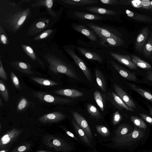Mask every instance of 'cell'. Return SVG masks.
I'll return each mask as SVG.
<instances>
[{
	"label": "cell",
	"mask_w": 152,
	"mask_h": 152,
	"mask_svg": "<svg viewBox=\"0 0 152 152\" xmlns=\"http://www.w3.org/2000/svg\"><path fill=\"white\" fill-rule=\"evenodd\" d=\"M33 96L43 103L54 104H64L72 102L74 100L56 96L44 91H36L33 92Z\"/></svg>",
	"instance_id": "cell-3"
},
{
	"label": "cell",
	"mask_w": 152,
	"mask_h": 152,
	"mask_svg": "<svg viewBox=\"0 0 152 152\" xmlns=\"http://www.w3.org/2000/svg\"><path fill=\"white\" fill-rule=\"evenodd\" d=\"M31 102L24 97H20L17 103L16 110L18 112L22 113L31 105Z\"/></svg>",
	"instance_id": "cell-21"
},
{
	"label": "cell",
	"mask_w": 152,
	"mask_h": 152,
	"mask_svg": "<svg viewBox=\"0 0 152 152\" xmlns=\"http://www.w3.org/2000/svg\"><path fill=\"white\" fill-rule=\"evenodd\" d=\"M96 81L99 88L104 92L106 91L105 81L104 75L100 71L97 69L95 70Z\"/></svg>",
	"instance_id": "cell-26"
},
{
	"label": "cell",
	"mask_w": 152,
	"mask_h": 152,
	"mask_svg": "<svg viewBox=\"0 0 152 152\" xmlns=\"http://www.w3.org/2000/svg\"><path fill=\"white\" fill-rule=\"evenodd\" d=\"M72 124L76 132L83 141L88 146L91 145V140L86 134L83 130L77 124L75 120L72 119Z\"/></svg>",
	"instance_id": "cell-18"
},
{
	"label": "cell",
	"mask_w": 152,
	"mask_h": 152,
	"mask_svg": "<svg viewBox=\"0 0 152 152\" xmlns=\"http://www.w3.org/2000/svg\"><path fill=\"white\" fill-rule=\"evenodd\" d=\"M61 1L67 4L75 6H82L97 3L96 0H62Z\"/></svg>",
	"instance_id": "cell-23"
},
{
	"label": "cell",
	"mask_w": 152,
	"mask_h": 152,
	"mask_svg": "<svg viewBox=\"0 0 152 152\" xmlns=\"http://www.w3.org/2000/svg\"><path fill=\"white\" fill-rule=\"evenodd\" d=\"M11 65L16 69L22 73L28 75L34 74L31 66L27 63L17 61L12 62Z\"/></svg>",
	"instance_id": "cell-15"
},
{
	"label": "cell",
	"mask_w": 152,
	"mask_h": 152,
	"mask_svg": "<svg viewBox=\"0 0 152 152\" xmlns=\"http://www.w3.org/2000/svg\"><path fill=\"white\" fill-rule=\"evenodd\" d=\"M149 34L148 28L145 27L143 29L137 36L135 43V47L138 51H140L143 48L146 42Z\"/></svg>",
	"instance_id": "cell-13"
},
{
	"label": "cell",
	"mask_w": 152,
	"mask_h": 152,
	"mask_svg": "<svg viewBox=\"0 0 152 152\" xmlns=\"http://www.w3.org/2000/svg\"><path fill=\"white\" fill-rule=\"evenodd\" d=\"M36 26L39 29H42L44 28L45 27L46 25L44 22L39 21L36 23Z\"/></svg>",
	"instance_id": "cell-48"
},
{
	"label": "cell",
	"mask_w": 152,
	"mask_h": 152,
	"mask_svg": "<svg viewBox=\"0 0 152 152\" xmlns=\"http://www.w3.org/2000/svg\"><path fill=\"white\" fill-rule=\"evenodd\" d=\"M0 41L3 44H6L7 42V36L5 33L3 29L0 26Z\"/></svg>",
	"instance_id": "cell-43"
},
{
	"label": "cell",
	"mask_w": 152,
	"mask_h": 152,
	"mask_svg": "<svg viewBox=\"0 0 152 152\" xmlns=\"http://www.w3.org/2000/svg\"><path fill=\"white\" fill-rule=\"evenodd\" d=\"M30 77L34 82L43 86H53L58 84L56 82L47 79L34 76H31Z\"/></svg>",
	"instance_id": "cell-27"
},
{
	"label": "cell",
	"mask_w": 152,
	"mask_h": 152,
	"mask_svg": "<svg viewBox=\"0 0 152 152\" xmlns=\"http://www.w3.org/2000/svg\"><path fill=\"white\" fill-rule=\"evenodd\" d=\"M29 12V8L19 12L14 15L10 20V24L16 30L19 28L25 20Z\"/></svg>",
	"instance_id": "cell-7"
},
{
	"label": "cell",
	"mask_w": 152,
	"mask_h": 152,
	"mask_svg": "<svg viewBox=\"0 0 152 152\" xmlns=\"http://www.w3.org/2000/svg\"><path fill=\"white\" fill-rule=\"evenodd\" d=\"M112 95L114 101L119 107L128 111H134L133 109L127 106L116 94L112 92Z\"/></svg>",
	"instance_id": "cell-32"
},
{
	"label": "cell",
	"mask_w": 152,
	"mask_h": 152,
	"mask_svg": "<svg viewBox=\"0 0 152 152\" xmlns=\"http://www.w3.org/2000/svg\"><path fill=\"white\" fill-rule=\"evenodd\" d=\"M94 100L101 110L103 112L104 110V101L102 96L100 92L98 91H96L94 94Z\"/></svg>",
	"instance_id": "cell-34"
},
{
	"label": "cell",
	"mask_w": 152,
	"mask_h": 152,
	"mask_svg": "<svg viewBox=\"0 0 152 152\" xmlns=\"http://www.w3.org/2000/svg\"><path fill=\"white\" fill-rule=\"evenodd\" d=\"M0 78L4 81H7L8 79L7 75L4 68L1 60H0Z\"/></svg>",
	"instance_id": "cell-42"
},
{
	"label": "cell",
	"mask_w": 152,
	"mask_h": 152,
	"mask_svg": "<svg viewBox=\"0 0 152 152\" xmlns=\"http://www.w3.org/2000/svg\"><path fill=\"white\" fill-rule=\"evenodd\" d=\"M66 51L81 70L88 81L91 82L92 77L91 72L83 60L76 55L75 51L73 50L67 48L66 49Z\"/></svg>",
	"instance_id": "cell-5"
},
{
	"label": "cell",
	"mask_w": 152,
	"mask_h": 152,
	"mask_svg": "<svg viewBox=\"0 0 152 152\" xmlns=\"http://www.w3.org/2000/svg\"><path fill=\"white\" fill-rule=\"evenodd\" d=\"M22 47L28 56L33 60L38 61L42 66H44L43 62L37 57L32 48L29 46L21 45Z\"/></svg>",
	"instance_id": "cell-28"
},
{
	"label": "cell",
	"mask_w": 152,
	"mask_h": 152,
	"mask_svg": "<svg viewBox=\"0 0 152 152\" xmlns=\"http://www.w3.org/2000/svg\"><path fill=\"white\" fill-rule=\"evenodd\" d=\"M53 143L54 145L56 146H59L61 145L60 141L56 139L54 140H53Z\"/></svg>",
	"instance_id": "cell-51"
},
{
	"label": "cell",
	"mask_w": 152,
	"mask_h": 152,
	"mask_svg": "<svg viewBox=\"0 0 152 152\" xmlns=\"http://www.w3.org/2000/svg\"><path fill=\"white\" fill-rule=\"evenodd\" d=\"M125 12L129 17L138 21L147 22L152 21L151 18L145 15L135 12L127 9L125 10Z\"/></svg>",
	"instance_id": "cell-16"
},
{
	"label": "cell",
	"mask_w": 152,
	"mask_h": 152,
	"mask_svg": "<svg viewBox=\"0 0 152 152\" xmlns=\"http://www.w3.org/2000/svg\"><path fill=\"white\" fill-rule=\"evenodd\" d=\"M74 15L82 20H94L101 19L102 18V16L99 15L88 14L81 12H75Z\"/></svg>",
	"instance_id": "cell-24"
},
{
	"label": "cell",
	"mask_w": 152,
	"mask_h": 152,
	"mask_svg": "<svg viewBox=\"0 0 152 152\" xmlns=\"http://www.w3.org/2000/svg\"><path fill=\"white\" fill-rule=\"evenodd\" d=\"M53 0H40L37 1L35 4H32L33 7H37L41 6H44L48 10V13L53 17L56 16V13L53 11L52 7L53 6Z\"/></svg>",
	"instance_id": "cell-17"
},
{
	"label": "cell",
	"mask_w": 152,
	"mask_h": 152,
	"mask_svg": "<svg viewBox=\"0 0 152 152\" xmlns=\"http://www.w3.org/2000/svg\"><path fill=\"white\" fill-rule=\"evenodd\" d=\"M3 105V102L2 101L1 99V97H0V107L2 106Z\"/></svg>",
	"instance_id": "cell-54"
},
{
	"label": "cell",
	"mask_w": 152,
	"mask_h": 152,
	"mask_svg": "<svg viewBox=\"0 0 152 152\" xmlns=\"http://www.w3.org/2000/svg\"><path fill=\"white\" fill-rule=\"evenodd\" d=\"M129 86L133 90L152 103V94L143 89L137 87L134 84L129 83Z\"/></svg>",
	"instance_id": "cell-25"
},
{
	"label": "cell",
	"mask_w": 152,
	"mask_h": 152,
	"mask_svg": "<svg viewBox=\"0 0 152 152\" xmlns=\"http://www.w3.org/2000/svg\"><path fill=\"white\" fill-rule=\"evenodd\" d=\"M143 49L144 56L148 57L152 53V38H149L145 44Z\"/></svg>",
	"instance_id": "cell-36"
},
{
	"label": "cell",
	"mask_w": 152,
	"mask_h": 152,
	"mask_svg": "<svg viewBox=\"0 0 152 152\" xmlns=\"http://www.w3.org/2000/svg\"><path fill=\"white\" fill-rule=\"evenodd\" d=\"M151 4L152 6V1H151Z\"/></svg>",
	"instance_id": "cell-56"
},
{
	"label": "cell",
	"mask_w": 152,
	"mask_h": 152,
	"mask_svg": "<svg viewBox=\"0 0 152 152\" xmlns=\"http://www.w3.org/2000/svg\"><path fill=\"white\" fill-rule=\"evenodd\" d=\"M0 94L5 101H8L9 94L7 87L5 83L1 79L0 80Z\"/></svg>",
	"instance_id": "cell-31"
},
{
	"label": "cell",
	"mask_w": 152,
	"mask_h": 152,
	"mask_svg": "<svg viewBox=\"0 0 152 152\" xmlns=\"http://www.w3.org/2000/svg\"><path fill=\"white\" fill-rule=\"evenodd\" d=\"M142 7L147 9H152V6L151 4V1L149 0H141Z\"/></svg>",
	"instance_id": "cell-44"
},
{
	"label": "cell",
	"mask_w": 152,
	"mask_h": 152,
	"mask_svg": "<svg viewBox=\"0 0 152 152\" xmlns=\"http://www.w3.org/2000/svg\"></svg>",
	"instance_id": "cell-57"
},
{
	"label": "cell",
	"mask_w": 152,
	"mask_h": 152,
	"mask_svg": "<svg viewBox=\"0 0 152 152\" xmlns=\"http://www.w3.org/2000/svg\"><path fill=\"white\" fill-rule=\"evenodd\" d=\"M122 117L118 111H116L113 114L112 119V123L115 125L118 124L121 120Z\"/></svg>",
	"instance_id": "cell-40"
},
{
	"label": "cell",
	"mask_w": 152,
	"mask_h": 152,
	"mask_svg": "<svg viewBox=\"0 0 152 152\" xmlns=\"http://www.w3.org/2000/svg\"><path fill=\"white\" fill-rule=\"evenodd\" d=\"M26 146H22L20 147L18 149V151L20 152H22L26 150Z\"/></svg>",
	"instance_id": "cell-52"
},
{
	"label": "cell",
	"mask_w": 152,
	"mask_h": 152,
	"mask_svg": "<svg viewBox=\"0 0 152 152\" xmlns=\"http://www.w3.org/2000/svg\"><path fill=\"white\" fill-rule=\"evenodd\" d=\"M87 110L88 113L94 118L97 119L101 118L102 115L100 112L94 105L91 104H88Z\"/></svg>",
	"instance_id": "cell-33"
},
{
	"label": "cell",
	"mask_w": 152,
	"mask_h": 152,
	"mask_svg": "<svg viewBox=\"0 0 152 152\" xmlns=\"http://www.w3.org/2000/svg\"><path fill=\"white\" fill-rule=\"evenodd\" d=\"M148 108L150 115L152 116V107L150 106H148Z\"/></svg>",
	"instance_id": "cell-53"
},
{
	"label": "cell",
	"mask_w": 152,
	"mask_h": 152,
	"mask_svg": "<svg viewBox=\"0 0 152 152\" xmlns=\"http://www.w3.org/2000/svg\"><path fill=\"white\" fill-rule=\"evenodd\" d=\"M113 87L116 94L128 107L133 109H136V104L126 92L119 86L114 83Z\"/></svg>",
	"instance_id": "cell-8"
},
{
	"label": "cell",
	"mask_w": 152,
	"mask_h": 152,
	"mask_svg": "<svg viewBox=\"0 0 152 152\" xmlns=\"http://www.w3.org/2000/svg\"><path fill=\"white\" fill-rule=\"evenodd\" d=\"M130 127L126 124H122L119 126L115 131V137H120L129 133Z\"/></svg>",
	"instance_id": "cell-30"
},
{
	"label": "cell",
	"mask_w": 152,
	"mask_h": 152,
	"mask_svg": "<svg viewBox=\"0 0 152 152\" xmlns=\"http://www.w3.org/2000/svg\"><path fill=\"white\" fill-rule=\"evenodd\" d=\"M100 39L101 43L105 45L114 47L118 46H121L124 43L111 38L102 37Z\"/></svg>",
	"instance_id": "cell-29"
},
{
	"label": "cell",
	"mask_w": 152,
	"mask_h": 152,
	"mask_svg": "<svg viewBox=\"0 0 152 152\" xmlns=\"http://www.w3.org/2000/svg\"><path fill=\"white\" fill-rule=\"evenodd\" d=\"M151 69L147 72L146 77L147 80L152 82V69Z\"/></svg>",
	"instance_id": "cell-49"
},
{
	"label": "cell",
	"mask_w": 152,
	"mask_h": 152,
	"mask_svg": "<svg viewBox=\"0 0 152 152\" xmlns=\"http://www.w3.org/2000/svg\"><path fill=\"white\" fill-rule=\"evenodd\" d=\"M131 57L132 61L137 66L145 69L149 70L152 68L151 65L148 62L142 60L139 57L131 55Z\"/></svg>",
	"instance_id": "cell-22"
},
{
	"label": "cell",
	"mask_w": 152,
	"mask_h": 152,
	"mask_svg": "<svg viewBox=\"0 0 152 152\" xmlns=\"http://www.w3.org/2000/svg\"><path fill=\"white\" fill-rule=\"evenodd\" d=\"M10 77L12 82L14 86L17 89L20 90L22 89L19 80L16 75L13 72H11Z\"/></svg>",
	"instance_id": "cell-38"
},
{
	"label": "cell",
	"mask_w": 152,
	"mask_h": 152,
	"mask_svg": "<svg viewBox=\"0 0 152 152\" xmlns=\"http://www.w3.org/2000/svg\"><path fill=\"white\" fill-rule=\"evenodd\" d=\"M110 55L119 62L131 69H136L137 66L132 61L131 57L129 55H122L111 52Z\"/></svg>",
	"instance_id": "cell-9"
},
{
	"label": "cell",
	"mask_w": 152,
	"mask_h": 152,
	"mask_svg": "<svg viewBox=\"0 0 152 152\" xmlns=\"http://www.w3.org/2000/svg\"><path fill=\"white\" fill-rule=\"evenodd\" d=\"M97 132L101 135L106 137L110 135V132L108 129L103 125H97L96 126Z\"/></svg>",
	"instance_id": "cell-37"
},
{
	"label": "cell",
	"mask_w": 152,
	"mask_h": 152,
	"mask_svg": "<svg viewBox=\"0 0 152 152\" xmlns=\"http://www.w3.org/2000/svg\"><path fill=\"white\" fill-rule=\"evenodd\" d=\"M139 115L145 121L152 125V118L143 113H139Z\"/></svg>",
	"instance_id": "cell-46"
},
{
	"label": "cell",
	"mask_w": 152,
	"mask_h": 152,
	"mask_svg": "<svg viewBox=\"0 0 152 152\" xmlns=\"http://www.w3.org/2000/svg\"><path fill=\"white\" fill-rule=\"evenodd\" d=\"M124 5H128L130 3L131 5L134 8H139L142 7L141 0H134L131 1H124Z\"/></svg>",
	"instance_id": "cell-39"
},
{
	"label": "cell",
	"mask_w": 152,
	"mask_h": 152,
	"mask_svg": "<svg viewBox=\"0 0 152 152\" xmlns=\"http://www.w3.org/2000/svg\"><path fill=\"white\" fill-rule=\"evenodd\" d=\"M66 133L69 136L73 138L76 140L77 141L78 140L77 138L74 135V134L73 133H72L68 131H66Z\"/></svg>",
	"instance_id": "cell-50"
},
{
	"label": "cell",
	"mask_w": 152,
	"mask_h": 152,
	"mask_svg": "<svg viewBox=\"0 0 152 152\" xmlns=\"http://www.w3.org/2000/svg\"><path fill=\"white\" fill-rule=\"evenodd\" d=\"M0 152H5L3 150V151H0Z\"/></svg>",
	"instance_id": "cell-55"
},
{
	"label": "cell",
	"mask_w": 152,
	"mask_h": 152,
	"mask_svg": "<svg viewBox=\"0 0 152 152\" xmlns=\"http://www.w3.org/2000/svg\"><path fill=\"white\" fill-rule=\"evenodd\" d=\"M52 30L48 29L43 32L42 34L37 36L34 39L35 40L41 39L46 38L49 36L52 32Z\"/></svg>",
	"instance_id": "cell-41"
},
{
	"label": "cell",
	"mask_w": 152,
	"mask_h": 152,
	"mask_svg": "<svg viewBox=\"0 0 152 152\" xmlns=\"http://www.w3.org/2000/svg\"><path fill=\"white\" fill-rule=\"evenodd\" d=\"M78 50L82 55L88 59L102 62V59L101 57L97 53L81 48H78Z\"/></svg>",
	"instance_id": "cell-20"
},
{
	"label": "cell",
	"mask_w": 152,
	"mask_h": 152,
	"mask_svg": "<svg viewBox=\"0 0 152 152\" xmlns=\"http://www.w3.org/2000/svg\"><path fill=\"white\" fill-rule=\"evenodd\" d=\"M56 94L73 98H77L84 95L82 92L74 89H61L53 91Z\"/></svg>",
	"instance_id": "cell-12"
},
{
	"label": "cell",
	"mask_w": 152,
	"mask_h": 152,
	"mask_svg": "<svg viewBox=\"0 0 152 152\" xmlns=\"http://www.w3.org/2000/svg\"><path fill=\"white\" fill-rule=\"evenodd\" d=\"M65 118V116L61 112H55L47 113L40 117L39 120L42 122H57Z\"/></svg>",
	"instance_id": "cell-11"
},
{
	"label": "cell",
	"mask_w": 152,
	"mask_h": 152,
	"mask_svg": "<svg viewBox=\"0 0 152 152\" xmlns=\"http://www.w3.org/2000/svg\"><path fill=\"white\" fill-rule=\"evenodd\" d=\"M144 133L140 128L134 126L133 130L128 134L120 137H115L113 141L115 147L128 146L142 138Z\"/></svg>",
	"instance_id": "cell-2"
},
{
	"label": "cell",
	"mask_w": 152,
	"mask_h": 152,
	"mask_svg": "<svg viewBox=\"0 0 152 152\" xmlns=\"http://www.w3.org/2000/svg\"><path fill=\"white\" fill-rule=\"evenodd\" d=\"M100 1L104 4L112 5L120 4L119 0H100Z\"/></svg>",
	"instance_id": "cell-45"
},
{
	"label": "cell",
	"mask_w": 152,
	"mask_h": 152,
	"mask_svg": "<svg viewBox=\"0 0 152 152\" xmlns=\"http://www.w3.org/2000/svg\"><path fill=\"white\" fill-rule=\"evenodd\" d=\"M86 9L90 12L97 14L109 15H113L117 14L116 11L98 7L91 6L87 7Z\"/></svg>",
	"instance_id": "cell-19"
},
{
	"label": "cell",
	"mask_w": 152,
	"mask_h": 152,
	"mask_svg": "<svg viewBox=\"0 0 152 152\" xmlns=\"http://www.w3.org/2000/svg\"><path fill=\"white\" fill-rule=\"evenodd\" d=\"M87 25L99 36L100 38H111L124 42V41L121 38L115 33L110 30L92 23L88 24Z\"/></svg>",
	"instance_id": "cell-4"
},
{
	"label": "cell",
	"mask_w": 152,
	"mask_h": 152,
	"mask_svg": "<svg viewBox=\"0 0 152 152\" xmlns=\"http://www.w3.org/2000/svg\"><path fill=\"white\" fill-rule=\"evenodd\" d=\"M44 58L49 64L50 70L54 74L61 73L73 78H78L73 68L58 58L50 54H47Z\"/></svg>",
	"instance_id": "cell-1"
},
{
	"label": "cell",
	"mask_w": 152,
	"mask_h": 152,
	"mask_svg": "<svg viewBox=\"0 0 152 152\" xmlns=\"http://www.w3.org/2000/svg\"><path fill=\"white\" fill-rule=\"evenodd\" d=\"M110 63L113 68L122 77L129 80L134 82L137 81V79L134 73L130 72L114 61H111Z\"/></svg>",
	"instance_id": "cell-10"
},
{
	"label": "cell",
	"mask_w": 152,
	"mask_h": 152,
	"mask_svg": "<svg viewBox=\"0 0 152 152\" xmlns=\"http://www.w3.org/2000/svg\"><path fill=\"white\" fill-rule=\"evenodd\" d=\"M130 120L136 126L139 128L145 129L147 125L139 117L134 116H131Z\"/></svg>",
	"instance_id": "cell-35"
},
{
	"label": "cell",
	"mask_w": 152,
	"mask_h": 152,
	"mask_svg": "<svg viewBox=\"0 0 152 152\" xmlns=\"http://www.w3.org/2000/svg\"><path fill=\"white\" fill-rule=\"evenodd\" d=\"M72 27L74 30L86 36L91 40L96 41L97 37L94 32L85 26L74 24Z\"/></svg>",
	"instance_id": "cell-14"
},
{
	"label": "cell",
	"mask_w": 152,
	"mask_h": 152,
	"mask_svg": "<svg viewBox=\"0 0 152 152\" xmlns=\"http://www.w3.org/2000/svg\"><path fill=\"white\" fill-rule=\"evenodd\" d=\"M10 137L8 134L4 135L1 138V141L3 144L8 143L10 142Z\"/></svg>",
	"instance_id": "cell-47"
},
{
	"label": "cell",
	"mask_w": 152,
	"mask_h": 152,
	"mask_svg": "<svg viewBox=\"0 0 152 152\" xmlns=\"http://www.w3.org/2000/svg\"><path fill=\"white\" fill-rule=\"evenodd\" d=\"M72 114L75 121L78 125L85 132L90 140L93 139V136L87 121L80 114L76 112H72Z\"/></svg>",
	"instance_id": "cell-6"
}]
</instances>
